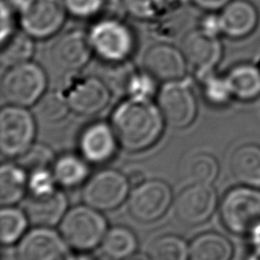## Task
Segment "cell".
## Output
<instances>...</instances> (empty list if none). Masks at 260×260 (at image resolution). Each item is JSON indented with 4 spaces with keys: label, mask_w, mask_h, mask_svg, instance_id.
<instances>
[{
    "label": "cell",
    "mask_w": 260,
    "mask_h": 260,
    "mask_svg": "<svg viewBox=\"0 0 260 260\" xmlns=\"http://www.w3.org/2000/svg\"><path fill=\"white\" fill-rule=\"evenodd\" d=\"M130 98L150 99L155 91V79L145 70H132L130 73L124 89Z\"/></svg>",
    "instance_id": "d6a6232c"
},
{
    "label": "cell",
    "mask_w": 260,
    "mask_h": 260,
    "mask_svg": "<svg viewBox=\"0 0 260 260\" xmlns=\"http://www.w3.org/2000/svg\"><path fill=\"white\" fill-rule=\"evenodd\" d=\"M217 203V193L211 184H190L175 199L174 212L181 223L198 225L212 216Z\"/></svg>",
    "instance_id": "8fae6325"
},
{
    "label": "cell",
    "mask_w": 260,
    "mask_h": 260,
    "mask_svg": "<svg viewBox=\"0 0 260 260\" xmlns=\"http://www.w3.org/2000/svg\"><path fill=\"white\" fill-rule=\"evenodd\" d=\"M38 117L47 123H56L63 120L70 108L66 95L57 90L45 92L35 104Z\"/></svg>",
    "instance_id": "f546056e"
},
{
    "label": "cell",
    "mask_w": 260,
    "mask_h": 260,
    "mask_svg": "<svg viewBox=\"0 0 260 260\" xmlns=\"http://www.w3.org/2000/svg\"><path fill=\"white\" fill-rule=\"evenodd\" d=\"M52 169L37 170L29 173L27 191L29 195L41 196L54 192L58 188Z\"/></svg>",
    "instance_id": "e575fe53"
},
{
    "label": "cell",
    "mask_w": 260,
    "mask_h": 260,
    "mask_svg": "<svg viewBox=\"0 0 260 260\" xmlns=\"http://www.w3.org/2000/svg\"><path fill=\"white\" fill-rule=\"evenodd\" d=\"M219 18L223 35L232 39H242L257 26L258 12L249 1L232 0L221 9Z\"/></svg>",
    "instance_id": "d6986e66"
},
{
    "label": "cell",
    "mask_w": 260,
    "mask_h": 260,
    "mask_svg": "<svg viewBox=\"0 0 260 260\" xmlns=\"http://www.w3.org/2000/svg\"><path fill=\"white\" fill-rule=\"evenodd\" d=\"M205 100L212 106H225L234 96L226 76L217 75L214 71L200 77Z\"/></svg>",
    "instance_id": "4dcf8cb0"
},
{
    "label": "cell",
    "mask_w": 260,
    "mask_h": 260,
    "mask_svg": "<svg viewBox=\"0 0 260 260\" xmlns=\"http://www.w3.org/2000/svg\"><path fill=\"white\" fill-rule=\"evenodd\" d=\"M152 260H188L190 249L187 242L176 235L158 237L150 247Z\"/></svg>",
    "instance_id": "f1b7e54d"
},
{
    "label": "cell",
    "mask_w": 260,
    "mask_h": 260,
    "mask_svg": "<svg viewBox=\"0 0 260 260\" xmlns=\"http://www.w3.org/2000/svg\"><path fill=\"white\" fill-rule=\"evenodd\" d=\"M230 169L241 185L260 188V145L246 143L237 147L231 155Z\"/></svg>",
    "instance_id": "ffe728a7"
},
{
    "label": "cell",
    "mask_w": 260,
    "mask_h": 260,
    "mask_svg": "<svg viewBox=\"0 0 260 260\" xmlns=\"http://www.w3.org/2000/svg\"><path fill=\"white\" fill-rule=\"evenodd\" d=\"M233 96L241 102H252L260 96V67L241 63L225 75Z\"/></svg>",
    "instance_id": "7402d4cb"
},
{
    "label": "cell",
    "mask_w": 260,
    "mask_h": 260,
    "mask_svg": "<svg viewBox=\"0 0 260 260\" xmlns=\"http://www.w3.org/2000/svg\"><path fill=\"white\" fill-rule=\"evenodd\" d=\"M124 260H152L150 257L142 254V253H134L133 255L129 256Z\"/></svg>",
    "instance_id": "b9f144b4"
},
{
    "label": "cell",
    "mask_w": 260,
    "mask_h": 260,
    "mask_svg": "<svg viewBox=\"0 0 260 260\" xmlns=\"http://www.w3.org/2000/svg\"><path fill=\"white\" fill-rule=\"evenodd\" d=\"M187 65L181 49L168 44L151 46L143 57L144 70L155 80L165 82L182 79L186 74Z\"/></svg>",
    "instance_id": "e0dca14e"
},
{
    "label": "cell",
    "mask_w": 260,
    "mask_h": 260,
    "mask_svg": "<svg viewBox=\"0 0 260 260\" xmlns=\"http://www.w3.org/2000/svg\"><path fill=\"white\" fill-rule=\"evenodd\" d=\"M165 123L158 106L150 99L129 96L115 108L111 116L119 144L132 152L153 146L164 132Z\"/></svg>",
    "instance_id": "6da1fadb"
},
{
    "label": "cell",
    "mask_w": 260,
    "mask_h": 260,
    "mask_svg": "<svg viewBox=\"0 0 260 260\" xmlns=\"http://www.w3.org/2000/svg\"><path fill=\"white\" fill-rule=\"evenodd\" d=\"M124 10L140 20L153 19L162 12L166 0H122Z\"/></svg>",
    "instance_id": "836d02e7"
},
{
    "label": "cell",
    "mask_w": 260,
    "mask_h": 260,
    "mask_svg": "<svg viewBox=\"0 0 260 260\" xmlns=\"http://www.w3.org/2000/svg\"><path fill=\"white\" fill-rule=\"evenodd\" d=\"M17 260H69V245L61 234L48 226H36L20 239Z\"/></svg>",
    "instance_id": "7c38bea8"
},
{
    "label": "cell",
    "mask_w": 260,
    "mask_h": 260,
    "mask_svg": "<svg viewBox=\"0 0 260 260\" xmlns=\"http://www.w3.org/2000/svg\"><path fill=\"white\" fill-rule=\"evenodd\" d=\"M69 260H96L94 257L91 255H88L86 253H81L78 255H73Z\"/></svg>",
    "instance_id": "60d3db41"
},
{
    "label": "cell",
    "mask_w": 260,
    "mask_h": 260,
    "mask_svg": "<svg viewBox=\"0 0 260 260\" xmlns=\"http://www.w3.org/2000/svg\"><path fill=\"white\" fill-rule=\"evenodd\" d=\"M181 51L198 77L214 70L221 59L222 46L218 37L198 28L187 32L181 42Z\"/></svg>",
    "instance_id": "4fadbf2b"
},
{
    "label": "cell",
    "mask_w": 260,
    "mask_h": 260,
    "mask_svg": "<svg viewBox=\"0 0 260 260\" xmlns=\"http://www.w3.org/2000/svg\"><path fill=\"white\" fill-rule=\"evenodd\" d=\"M118 144L112 125L102 121L86 126L78 139L80 155L87 162L94 165L111 160L115 156Z\"/></svg>",
    "instance_id": "9a60e30c"
},
{
    "label": "cell",
    "mask_w": 260,
    "mask_h": 260,
    "mask_svg": "<svg viewBox=\"0 0 260 260\" xmlns=\"http://www.w3.org/2000/svg\"><path fill=\"white\" fill-rule=\"evenodd\" d=\"M219 173L217 159L210 153L193 155L186 168V177L191 184H212Z\"/></svg>",
    "instance_id": "83f0119b"
},
{
    "label": "cell",
    "mask_w": 260,
    "mask_h": 260,
    "mask_svg": "<svg viewBox=\"0 0 260 260\" xmlns=\"http://www.w3.org/2000/svg\"><path fill=\"white\" fill-rule=\"evenodd\" d=\"M129 189L127 176L117 170L106 169L87 179L82 189V199L84 204L100 211H110L127 199Z\"/></svg>",
    "instance_id": "ba28073f"
},
{
    "label": "cell",
    "mask_w": 260,
    "mask_h": 260,
    "mask_svg": "<svg viewBox=\"0 0 260 260\" xmlns=\"http://www.w3.org/2000/svg\"><path fill=\"white\" fill-rule=\"evenodd\" d=\"M190 260H232V242L217 232H205L196 236L190 246Z\"/></svg>",
    "instance_id": "44dd1931"
},
{
    "label": "cell",
    "mask_w": 260,
    "mask_h": 260,
    "mask_svg": "<svg viewBox=\"0 0 260 260\" xmlns=\"http://www.w3.org/2000/svg\"><path fill=\"white\" fill-rule=\"evenodd\" d=\"M26 213L18 208L3 206L0 212V239L3 245L19 242L25 235L28 223Z\"/></svg>",
    "instance_id": "4316f807"
},
{
    "label": "cell",
    "mask_w": 260,
    "mask_h": 260,
    "mask_svg": "<svg viewBox=\"0 0 260 260\" xmlns=\"http://www.w3.org/2000/svg\"><path fill=\"white\" fill-rule=\"evenodd\" d=\"M173 201L172 189L159 179L144 180L128 196L130 214L138 221L152 222L160 218Z\"/></svg>",
    "instance_id": "30bf717a"
},
{
    "label": "cell",
    "mask_w": 260,
    "mask_h": 260,
    "mask_svg": "<svg viewBox=\"0 0 260 260\" xmlns=\"http://www.w3.org/2000/svg\"><path fill=\"white\" fill-rule=\"evenodd\" d=\"M67 206L66 195L57 189L46 195H28L24 204V212L34 225L51 228L60 223L67 212Z\"/></svg>",
    "instance_id": "ac0fdd59"
},
{
    "label": "cell",
    "mask_w": 260,
    "mask_h": 260,
    "mask_svg": "<svg viewBox=\"0 0 260 260\" xmlns=\"http://www.w3.org/2000/svg\"><path fill=\"white\" fill-rule=\"evenodd\" d=\"M0 60L7 67L28 62L34 54V38L25 31H16L1 43Z\"/></svg>",
    "instance_id": "484cf974"
},
{
    "label": "cell",
    "mask_w": 260,
    "mask_h": 260,
    "mask_svg": "<svg viewBox=\"0 0 260 260\" xmlns=\"http://www.w3.org/2000/svg\"><path fill=\"white\" fill-rule=\"evenodd\" d=\"M224 228L238 236H250L260 226V190L240 185L230 189L219 203Z\"/></svg>",
    "instance_id": "7a4b0ae2"
},
{
    "label": "cell",
    "mask_w": 260,
    "mask_h": 260,
    "mask_svg": "<svg viewBox=\"0 0 260 260\" xmlns=\"http://www.w3.org/2000/svg\"><path fill=\"white\" fill-rule=\"evenodd\" d=\"M88 39L92 52L111 64L125 62L135 46L131 29L115 17H105L94 23Z\"/></svg>",
    "instance_id": "5b68a950"
},
{
    "label": "cell",
    "mask_w": 260,
    "mask_h": 260,
    "mask_svg": "<svg viewBox=\"0 0 260 260\" xmlns=\"http://www.w3.org/2000/svg\"><path fill=\"white\" fill-rule=\"evenodd\" d=\"M156 100L166 123L173 128H186L196 118L197 102L188 81L178 79L165 82Z\"/></svg>",
    "instance_id": "9c48e42d"
},
{
    "label": "cell",
    "mask_w": 260,
    "mask_h": 260,
    "mask_svg": "<svg viewBox=\"0 0 260 260\" xmlns=\"http://www.w3.org/2000/svg\"><path fill=\"white\" fill-rule=\"evenodd\" d=\"M18 162L26 172L52 169L56 159L53 150L43 143H34L24 153L17 157Z\"/></svg>",
    "instance_id": "1f68e13d"
},
{
    "label": "cell",
    "mask_w": 260,
    "mask_h": 260,
    "mask_svg": "<svg viewBox=\"0 0 260 260\" xmlns=\"http://www.w3.org/2000/svg\"><path fill=\"white\" fill-rule=\"evenodd\" d=\"M92 53L88 34L71 29L61 35L52 45L50 59L57 69L74 72L86 65Z\"/></svg>",
    "instance_id": "5bb4252c"
},
{
    "label": "cell",
    "mask_w": 260,
    "mask_h": 260,
    "mask_svg": "<svg viewBox=\"0 0 260 260\" xmlns=\"http://www.w3.org/2000/svg\"><path fill=\"white\" fill-rule=\"evenodd\" d=\"M36 121L25 107L9 105L0 112V149L7 157H18L32 144Z\"/></svg>",
    "instance_id": "8992f818"
},
{
    "label": "cell",
    "mask_w": 260,
    "mask_h": 260,
    "mask_svg": "<svg viewBox=\"0 0 260 260\" xmlns=\"http://www.w3.org/2000/svg\"><path fill=\"white\" fill-rule=\"evenodd\" d=\"M199 28L209 35L218 37L219 34H222L219 14L210 13L206 15L204 18H202Z\"/></svg>",
    "instance_id": "74e56055"
},
{
    "label": "cell",
    "mask_w": 260,
    "mask_h": 260,
    "mask_svg": "<svg viewBox=\"0 0 260 260\" xmlns=\"http://www.w3.org/2000/svg\"><path fill=\"white\" fill-rule=\"evenodd\" d=\"M87 164L82 156L73 153H65L58 156L52 166V173L57 185L72 189L84 184L89 174Z\"/></svg>",
    "instance_id": "603a6c76"
},
{
    "label": "cell",
    "mask_w": 260,
    "mask_h": 260,
    "mask_svg": "<svg viewBox=\"0 0 260 260\" xmlns=\"http://www.w3.org/2000/svg\"><path fill=\"white\" fill-rule=\"evenodd\" d=\"M67 12L79 17L88 18L98 14L105 5V0H63Z\"/></svg>",
    "instance_id": "d590c367"
},
{
    "label": "cell",
    "mask_w": 260,
    "mask_h": 260,
    "mask_svg": "<svg viewBox=\"0 0 260 260\" xmlns=\"http://www.w3.org/2000/svg\"><path fill=\"white\" fill-rule=\"evenodd\" d=\"M28 177L19 165L4 162L0 168V203L11 206L20 201L27 191Z\"/></svg>",
    "instance_id": "cb8c5ba5"
},
{
    "label": "cell",
    "mask_w": 260,
    "mask_h": 260,
    "mask_svg": "<svg viewBox=\"0 0 260 260\" xmlns=\"http://www.w3.org/2000/svg\"><path fill=\"white\" fill-rule=\"evenodd\" d=\"M249 239L252 247V254L249 260H260V226L249 236Z\"/></svg>",
    "instance_id": "ab89813d"
},
{
    "label": "cell",
    "mask_w": 260,
    "mask_h": 260,
    "mask_svg": "<svg viewBox=\"0 0 260 260\" xmlns=\"http://www.w3.org/2000/svg\"><path fill=\"white\" fill-rule=\"evenodd\" d=\"M16 6L22 30L34 39L54 36L68 13L63 0H18Z\"/></svg>",
    "instance_id": "52a82bcc"
},
{
    "label": "cell",
    "mask_w": 260,
    "mask_h": 260,
    "mask_svg": "<svg viewBox=\"0 0 260 260\" xmlns=\"http://www.w3.org/2000/svg\"><path fill=\"white\" fill-rule=\"evenodd\" d=\"M47 75L35 62L9 67L1 81V92L9 105L35 106L46 92Z\"/></svg>",
    "instance_id": "277c9868"
},
{
    "label": "cell",
    "mask_w": 260,
    "mask_h": 260,
    "mask_svg": "<svg viewBox=\"0 0 260 260\" xmlns=\"http://www.w3.org/2000/svg\"><path fill=\"white\" fill-rule=\"evenodd\" d=\"M59 224L60 234L67 244L81 252L102 244L108 231L107 220L101 211L86 204L67 210Z\"/></svg>",
    "instance_id": "3957f363"
},
{
    "label": "cell",
    "mask_w": 260,
    "mask_h": 260,
    "mask_svg": "<svg viewBox=\"0 0 260 260\" xmlns=\"http://www.w3.org/2000/svg\"><path fill=\"white\" fill-rule=\"evenodd\" d=\"M103 252L112 260H124L137 249L135 234L128 228L116 225L107 231L102 242Z\"/></svg>",
    "instance_id": "d4e9b609"
},
{
    "label": "cell",
    "mask_w": 260,
    "mask_h": 260,
    "mask_svg": "<svg viewBox=\"0 0 260 260\" xmlns=\"http://www.w3.org/2000/svg\"><path fill=\"white\" fill-rule=\"evenodd\" d=\"M231 1L232 0H191V2L197 7L207 11H216L222 9Z\"/></svg>",
    "instance_id": "f35d334b"
},
{
    "label": "cell",
    "mask_w": 260,
    "mask_h": 260,
    "mask_svg": "<svg viewBox=\"0 0 260 260\" xmlns=\"http://www.w3.org/2000/svg\"><path fill=\"white\" fill-rule=\"evenodd\" d=\"M13 25H14V18H13V10L11 5L2 0L1 2V43L4 42L8 37L13 34Z\"/></svg>",
    "instance_id": "8d00e7d4"
},
{
    "label": "cell",
    "mask_w": 260,
    "mask_h": 260,
    "mask_svg": "<svg viewBox=\"0 0 260 260\" xmlns=\"http://www.w3.org/2000/svg\"><path fill=\"white\" fill-rule=\"evenodd\" d=\"M70 110L81 116H94L110 103L111 91L105 81L89 76L75 82L66 95Z\"/></svg>",
    "instance_id": "2e32d148"
}]
</instances>
